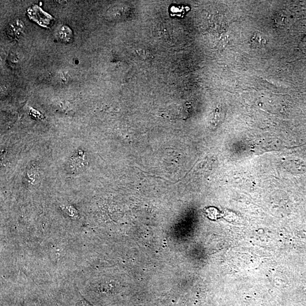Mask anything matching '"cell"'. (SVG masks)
Listing matches in <instances>:
<instances>
[{"instance_id":"obj_3","label":"cell","mask_w":306,"mask_h":306,"mask_svg":"<svg viewBox=\"0 0 306 306\" xmlns=\"http://www.w3.org/2000/svg\"><path fill=\"white\" fill-rule=\"evenodd\" d=\"M58 36L62 42L69 43L72 39L73 33L68 26H62L58 32Z\"/></svg>"},{"instance_id":"obj_1","label":"cell","mask_w":306,"mask_h":306,"mask_svg":"<svg viewBox=\"0 0 306 306\" xmlns=\"http://www.w3.org/2000/svg\"><path fill=\"white\" fill-rule=\"evenodd\" d=\"M25 30V26L21 21L15 20L7 26L6 33L8 38L12 39H20L23 35Z\"/></svg>"},{"instance_id":"obj_2","label":"cell","mask_w":306,"mask_h":306,"mask_svg":"<svg viewBox=\"0 0 306 306\" xmlns=\"http://www.w3.org/2000/svg\"><path fill=\"white\" fill-rule=\"evenodd\" d=\"M251 44L253 47L262 48L267 44V40L262 33L256 32L251 40Z\"/></svg>"}]
</instances>
